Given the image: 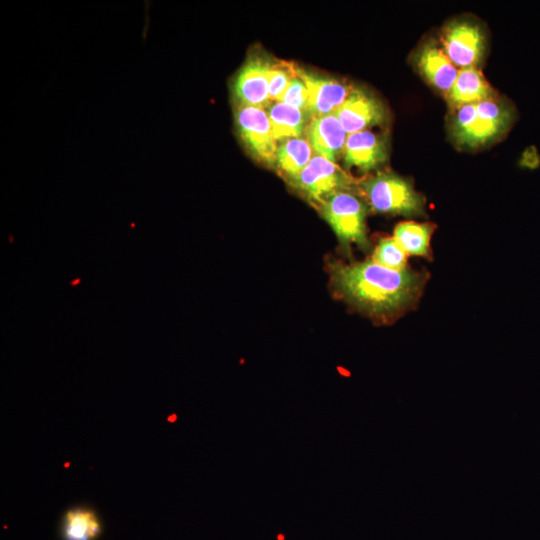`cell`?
<instances>
[{
  "instance_id": "20",
  "label": "cell",
  "mask_w": 540,
  "mask_h": 540,
  "mask_svg": "<svg viewBox=\"0 0 540 540\" xmlns=\"http://www.w3.org/2000/svg\"><path fill=\"white\" fill-rule=\"evenodd\" d=\"M372 259L377 263L396 270L406 268L407 254L393 237L380 239Z\"/></svg>"
},
{
  "instance_id": "10",
  "label": "cell",
  "mask_w": 540,
  "mask_h": 540,
  "mask_svg": "<svg viewBox=\"0 0 540 540\" xmlns=\"http://www.w3.org/2000/svg\"><path fill=\"white\" fill-rule=\"evenodd\" d=\"M269 62L260 58L249 59L238 71L232 85L238 105L265 109L272 103L269 98Z\"/></svg>"
},
{
  "instance_id": "13",
  "label": "cell",
  "mask_w": 540,
  "mask_h": 540,
  "mask_svg": "<svg viewBox=\"0 0 540 540\" xmlns=\"http://www.w3.org/2000/svg\"><path fill=\"white\" fill-rule=\"evenodd\" d=\"M416 64L422 76L435 88L449 92L453 86L458 69L443 49L434 43H427L419 50Z\"/></svg>"
},
{
  "instance_id": "16",
  "label": "cell",
  "mask_w": 540,
  "mask_h": 540,
  "mask_svg": "<svg viewBox=\"0 0 540 540\" xmlns=\"http://www.w3.org/2000/svg\"><path fill=\"white\" fill-rule=\"evenodd\" d=\"M276 141L298 138L306 130V117L303 110L282 101L272 102L267 108Z\"/></svg>"
},
{
  "instance_id": "17",
  "label": "cell",
  "mask_w": 540,
  "mask_h": 540,
  "mask_svg": "<svg viewBox=\"0 0 540 540\" xmlns=\"http://www.w3.org/2000/svg\"><path fill=\"white\" fill-rule=\"evenodd\" d=\"M433 231L432 224L407 221L395 227L393 238L407 255L427 257Z\"/></svg>"
},
{
  "instance_id": "18",
  "label": "cell",
  "mask_w": 540,
  "mask_h": 540,
  "mask_svg": "<svg viewBox=\"0 0 540 540\" xmlns=\"http://www.w3.org/2000/svg\"><path fill=\"white\" fill-rule=\"evenodd\" d=\"M100 533V520L92 510L77 507L66 512L61 529L63 540H96Z\"/></svg>"
},
{
  "instance_id": "22",
  "label": "cell",
  "mask_w": 540,
  "mask_h": 540,
  "mask_svg": "<svg viewBox=\"0 0 540 540\" xmlns=\"http://www.w3.org/2000/svg\"><path fill=\"white\" fill-rule=\"evenodd\" d=\"M277 539H278V540H284L285 537H284L282 534H279V535L277 536Z\"/></svg>"
},
{
  "instance_id": "6",
  "label": "cell",
  "mask_w": 540,
  "mask_h": 540,
  "mask_svg": "<svg viewBox=\"0 0 540 540\" xmlns=\"http://www.w3.org/2000/svg\"><path fill=\"white\" fill-rule=\"evenodd\" d=\"M236 124L239 135L251 154L268 165L275 164L278 144L267 111L238 105Z\"/></svg>"
},
{
  "instance_id": "2",
  "label": "cell",
  "mask_w": 540,
  "mask_h": 540,
  "mask_svg": "<svg viewBox=\"0 0 540 540\" xmlns=\"http://www.w3.org/2000/svg\"><path fill=\"white\" fill-rule=\"evenodd\" d=\"M513 109L494 98L455 109L452 134L457 143L478 147L499 137L511 125Z\"/></svg>"
},
{
  "instance_id": "12",
  "label": "cell",
  "mask_w": 540,
  "mask_h": 540,
  "mask_svg": "<svg viewBox=\"0 0 540 540\" xmlns=\"http://www.w3.org/2000/svg\"><path fill=\"white\" fill-rule=\"evenodd\" d=\"M305 132L316 155L335 162L343 154L348 134L335 113L313 116Z\"/></svg>"
},
{
  "instance_id": "3",
  "label": "cell",
  "mask_w": 540,
  "mask_h": 540,
  "mask_svg": "<svg viewBox=\"0 0 540 540\" xmlns=\"http://www.w3.org/2000/svg\"><path fill=\"white\" fill-rule=\"evenodd\" d=\"M370 207L379 213L417 216L424 213V198L402 177L379 173L362 185Z\"/></svg>"
},
{
  "instance_id": "19",
  "label": "cell",
  "mask_w": 540,
  "mask_h": 540,
  "mask_svg": "<svg viewBox=\"0 0 540 540\" xmlns=\"http://www.w3.org/2000/svg\"><path fill=\"white\" fill-rule=\"evenodd\" d=\"M297 76L296 67L292 63H269L268 84L271 102L281 101L291 80Z\"/></svg>"
},
{
  "instance_id": "21",
  "label": "cell",
  "mask_w": 540,
  "mask_h": 540,
  "mask_svg": "<svg viewBox=\"0 0 540 540\" xmlns=\"http://www.w3.org/2000/svg\"><path fill=\"white\" fill-rule=\"evenodd\" d=\"M281 101L303 111L308 110V89L303 80L298 75L291 80Z\"/></svg>"
},
{
  "instance_id": "5",
  "label": "cell",
  "mask_w": 540,
  "mask_h": 540,
  "mask_svg": "<svg viewBox=\"0 0 540 540\" xmlns=\"http://www.w3.org/2000/svg\"><path fill=\"white\" fill-rule=\"evenodd\" d=\"M292 183L309 200L321 206L335 193L347 191L351 179L335 162L315 155Z\"/></svg>"
},
{
  "instance_id": "9",
  "label": "cell",
  "mask_w": 540,
  "mask_h": 540,
  "mask_svg": "<svg viewBox=\"0 0 540 540\" xmlns=\"http://www.w3.org/2000/svg\"><path fill=\"white\" fill-rule=\"evenodd\" d=\"M296 72L308 89L307 112L312 117L334 114L354 88L337 79L319 76L300 67H296Z\"/></svg>"
},
{
  "instance_id": "15",
  "label": "cell",
  "mask_w": 540,
  "mask_h": 540,
  "mask_svg": "<svg viewBox=\"0 0 540 540\" xmlns=\"http://www.w3.org/2000/svg\"><path fill=\"white\" fill-rule=\"evenodd\" d=\"M312 147L305 138H288L278 144L275 165L292 182L312 159Z\"/></svg>"
},
{
  "instance_id": "8",
  "label": "cell",
  "mask_w": 540,
  "mask_h": 540,
  "mask_svg": "<svg viewBox=\"0 0 540 540\" xmlns=\"http://www.w3.org/2000/svg\"><path fill=\"white\" fill-rule=\"evenodd\" d=\"M335 115L347 134L364 131L383 123L386 118L382 103L361 88H353Z\"/></svg>"
},
{
  "instance_id": "4",
  "label": "cell",
  "mask_w": 540,
  "mask_h": 540,
  "mask_svg": "<svg viewBox=\"0 0 540 540\" xmlns=\"http://www.w3.org/2000/svg\"><path fill=\"white\" fill-rule=\"evenodd\" d=\"M321 213L339 240L345 244H357L368 248L366 234V206L349 191H341L329 197L321 206Z\"/></svg>"
},
{
  "instance_id": "7",
  "label": "cell",
  "mask_w": 540,
  "mask_h": 540,
  "mask_svg": "<svg viewBox=\"0 0 540 540\" xmlns=\"http://www.w3.org/2000/svg\"><path fill=\"white\" fill-rule=\"evenodd\" d=\"M443 50L455 66H475L484 52V37L478 25L470 21H455L443 31Z\"/></svg>"
},
{
  "instance_id": "14",
  "label": "cell",
  "mask_w": 540,
  "mask_h": 540,
  "mask_svg": "<svg viewBox=\"0 0 540 540\" xmlns=\"http://www.w3.org/2000/svg\"><path fill=\"white\" fill-rule=\"evenodd\" d=\"M493 90L482 72L475 66L458 70L457 78L446 94L451 107L461 106L493 98Z\"/></svg>"
},
{
  "instance_id": "1",
  "label": "cell",
  "mask_w": 540,
  "mask_h": 540,
  "mask_svg": "<svg viewBox=\"0 0 540 540\" xmlns=\"http://www.w3.org/2000/svg\"><path fill=\"white\" fill-rule=\"evenodd\" d=\"M334 292L364 314L391 321L415 307L427 275L408 267L396 270L373 259L330 267Z\"/></svg>"
},
{
  "instance_id": "11",
  "label": "cell",
  "mask_w": 540,
  "mask_h": 540,
  "mask_svg": "<svg viewBox=\"0 0 540 540\" xmlns=\"http://www.w3.org/2000/svg\"><path fill=\"white\" fill-rule=\"evenodd\" d=\"M343 158L347 167H355L362 172L370 171L387 159L386 142L369 130L348 134Z\"/></svg>"
}]
</instances>
